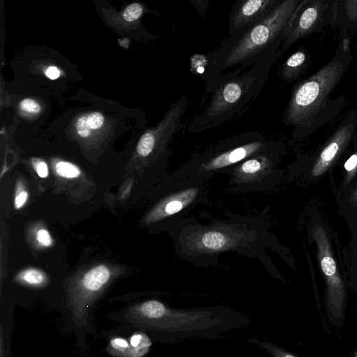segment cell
Segmentation results:
<instances>
[{
  "mask_svg": "<svg viewBox=\"0 0 357 357\" xmlns=\"http://www.w3.org/2000/svg\"><path fill=\"white\" fill-rule=\"evenodd\" d=\"M54 169L56 174L61 178L73 179L78 178L81 174V170L75 164L60 160L54 164Z\"/></svg>",
  "mask_w": 357,
  "mask_h": 357,
  "instance_id": "obj_20",
  "label": "cell"
},
{
  "mask_svg": "<svg viewBox=\"0 0 357 357\" xmlns=\"http://www.w3.org/2000/svg\"><path fill=\"white\" fill-rule=\"evenodd\" d=\"M36 172L39 177L45 178L49 176V170L47 164L40 161L38 162L35 166Z\"/></svg>",
  "mask_w": 357,
  "mask_h": 357,
  "instance_id": "obj_27",
  "label": "cell"
},
{
  "mask_svg": "<svg viewBox=\"0 0 357 357\" xmlns=\"http://www.w3.org/2000/svg\"><path fill=\"white\" fill-rule=\"evenodd\" d=\"M282 154L283 151L263 153L235 166L228 173L231 190L255 192L271 189L282 176V171L278 168Z\"/></svg>",
  "mask_w": 357,
  "mask_h": 357,
  "instance_id": "obj_9",
  "label": "cell"
},
{
  "mask_svg": "<svg viewBox=\"0 0 357 357\" xmlns=\"http://www.w3.org/2000/svg\"><path fill=\"white\" fill-rule=\"evenodd\" d=\"M158 199L148 213V224H160L172 232L197 206L205 204L207 189L204 181L166 176Z\"/></svg>",
  "mask_w": 357,
  "mask_h": 357,
  "instance_id": "obj_7",
  "label": "cell"
},
{
  "mask_svg": "<svg viewBox=\"0 0 357 357\" xmlns=\"http://www.w3.org/2000/svg\"><path fill=\"white\" fill-rule=\"evenodd\" d=\"M342 3L343 5L340 1V7L344 10L342 15L345 16V29L357 30V1H344Z\"/></svg>",
  "mask_w": 357,
  "mask_h": 357,
  "instance_id": "obj_19",
  "label": "cell"
},
{
  "mask_svg": "<svg viewBox=\"0 0 357 357\" xmlns=\"http://www.w3.org/2000/svg\"><path fill=\"white\" fill-rule=\"evenodd\" d=\"M143 10V7L140 3H131L126 8L123 17L128 22H134L141 17Z\"/></svg>",
  "mask_w": 357,
  "mask_h": 357,
  "instance_id": "obj_21",
  "label": "cell"
},
{
  "mask_svg": "<svg viewBox=\"0 0 357 357\" xmlns=\"http://www.w3.org/2000/svg\"><path fill=\"white\" fill-rule=\"evenodd\" d=\"M130 349L129 341L123 337H115L109 340L106 351L114 357H128Z\"/></svg>",
  "mask_w": 357,
  "mask_h": 357,
  "instance_id": "obj_18",
  "label": "cell"
},
{
  "mask_svg": "<svg viewBox=\"0 0 357 357\" xmlns=\"http://www.w3.org/2000/svg\"><path fill=\"white\" fill-rule=\"evenodd\" d=\"M308 57L305 50H298L292 54L278 70L281 79L287 83L297 79L306 69L309 61Z\"/></svg>",
  "mask_w": 357,
  "mask_h": 357,
  "instance_id": "obj_13",
  "label": "cell"
},
{
  "mask_svg": "<svg viewBox=\"0 0 357 357\" xmlns=\"http://www.w3.org/2000/svg\"><path fill=\"white\" fill-rule=\"evenodd\" d=\"M0 357H3L4 349H3V326L1 325V340H0Z\"/></svg>",
  "mask_w": 357,
  "mask_h": 357,
  "instance_id": "obj_29",
  "label": "cell"
},
{
  "mask_svg": "<svg viewBox=\"0 0 357 357\" xmlns=\"http://www.w3.org/2000/svg\"><path fill=\"white\" fill-rule=\"evenodd\" d=\"M36 240L38 245L44 248L50 247L53 243L50 232L44 228H41L36 231Z\"/></svg>",
  "mask_w": 357,
  "mask_h": 357,
  "instance_id": "obj_22",
  "label": "cell"
},
{
  "mask_svg": "<svg viewBox=\"0 0 357 357\" xmlns=\"http://www.w3.org/2000/svg\"><path fill=\"white\" fill-rule=\"evenodd\" d=\"M301 0H282L258 22L242 29L223 41L207 56L206 85L225 70L238 75L247 68L267 61L278 54L283 34L294 10Z\"/></svg>",
  "mask_w": 357,
  "mask_h": 357,
  "instance_id": "obj_2",
  "label": "cell"
},
{
  "mask_svg": "<svg viewBox=\"0 0 357 357\" xmlns=\"http://www.w3.org/2000/svg\"><path fill=\"white\" fill-rule=\"evenodd\" d=\"M340 1L303 0L294 10L283 34L281 50L337 22Z\"/></svg>",
  "mask_w": 357,
  "mask_h": 357,
  "instance_id": "obj_10",
  "label": "cell"
},
{
  "mask_svg": "<svg viewBox=\"0 0 357 357\" xmlns=\"http://www.w3.org/2000/svg\"><path fill=\"white\" fill-rule=\"evenodd\" d=\"M356 124V114L350 113V116L337 128L309 165L307 174L308 181H317L335 165L351 141Z\"/></svg>",
  "mask_w": 357,
  "mask_h": 357,
  "instance_id": "obj_11",
  "label": "cell"
},
{
  "mask_svg": "<svg viewBox=\"0 0 357 357\" xmlns=\"http://www.w3.org/2000/svg\"><path fill=\"white\" fill-rule=\"evenodd\" d=\"M282 0H238L231 7L229 19V35L259 22Z\"/></svg>",
  "mask_w": 357,
  "mask_h": 357,
  "instance_id": "obj_12",
  "label": "cell"
},
{
  "mask_svg": "<svg viewBox=\"0 0 357 357\" xmlns=\"http://www.w3.org/2000/svg\"><path fill=\"white\" fill-rule=\"evenodd\" d=\"M20 108L29 114H35L40 111V105L34 100L24 99L20 103Z\"/></svg>",
  "mask_w": 357,
  "mask_h": 357,
  "instance_id": "obj_23",
  "label": "cell"
},
{
  "mask_svg": "<svg viewBox=\"0 0 357 357\" xmlns=\"http://www.w3.org/2000/svg\"><path fill=\"white\" fill-rule=\"evenodd\" d=\"M45 75L50 79H56L60 76L59 70L54 66H49L45 70Z\"/></svg>",
  "mask_w": 357,
  "mask_h": 357,
  "instance_id": "obj_28",
  "label": "cell"
},
{
  "mask_svg": "<svg viewBox=\"0 0 357 357\" xmlns=\"http://www.w3.org/2000/svg\"><path fill=\"white\" fill-rule=\"evenodd\" d=\"M351 60L349 42L344 38L326 65L292 89L283 114L284 124L306 130L318 124L328 107L331 92L343 77Z\"/></svg>",
  "mask_w": 357,
  "mask_h": 357,
  "instance_id": "obj_5",
  "label": "cell"
},
{
  "mask_svg": "<svg viewBox=\"0 0 357 357\" xmlns=\"http://www.w3.org/2000/svg\"><path fill=\"white\" fill-rule=\"evenodd\" d=\"M233 220L201 225L188 218L172 233L180 258L196 266L215 263L218 255L237 252L246 256L258 255L271 243L265 221L232 215Z\"/></svg>",
  "mask_w": 357,
  "mask_h": 357,
  "instance_id": "obj_1",
  "label": "cell"
},
{
  "mask_svg": "<svg viewBox=\"0 0 357 357\" xmlns=\"http://www.w3.org/2000/svg\"><path fill=\"white\" fill-rule=\"evenodd\" d=\"M352 235H353V236L357 238V231L354 232V233H352Z\"/></svg>",
  "mask_w": 357,
  "mask_h": 357,
  "instance_id": "obj_30",
  "label": "cell"
},
{
  "mask_svg": "<svg viewBox=\"0 0 357 357\" xmlns=\"http://www.w3.org/2000/svg\"><path fill=\"white\" fill-rule=\"evenodd\" d=\"M77 132L82 138H86L90 135L91 129L87 122V116H83L78 119L76 123Z\"/></svg>",
  "mask_w": 357,
  "mask_h": 357,
  "instance_id": "obj_24",
  "label": "cell"
},
{
  "mask_svg": "<svg viewBox=\"0 0 357 357\" xmlns=\"http://www.w3.org/2000/svg\"><path fill=\"white\" fill-rule=\"evenodd\" d=\"M282 53L281 50L271 59L253 65L238 75L231 71L223 73L206 85V91L212 93L211 100L192 120L188 130L201 132L243 115L265 86L272 66Z\"/></svg>",
  "mask_w": 357,
  "mask_h": 357,
  "instance_id": "obj_4",
  "label": "cell"
},
{
  "mask_svg": "<svg viewBox=\"0 0 357 357\" xmlns=\"http://www.w3.org/2000/svg\"><path fill=\"white\" fill-rule=\"evenodd\" d=\"M340 214L347 220L351 234L357 231V179L342 195L337 199Z\"/></svg>",
  "mask_w": 357,
  "mask_h": 357,
  "instance_id": "obj_14",
  "label": "cell"
},
{
  "mask_svg": "<svg viewBox=\"0 0 357 357\" xmlns=\"http://www.w3.org/2000/svg\"><path fill=\"white\" fill-rule=\"evenodd\" d=\"M16 281L31 287H43L48 282L47 275L38 268H28L20 271L15 278Z\"/></svg>",
  "mask_w": 357,
  "mask_h": 357,
  "instance_id": "obj_16",
  "label": "cell"
},
{
  "mask_svg": "<svg viewBox=\"0 0 357 357\" xmlns=\"http://www.w3.org/2000/svg\"><path fill=\"white\" fill-rule=\"evenodd\" d=\"M87 122L91 130H97L102 126L104 116L100 112H93L87 116Z\"/></svg>",
  "mask_w": 357,
  "mask_h": 357,
  "instance_id": "obj_25",
  "label": "cell"
},
{
  "mask_svg": "<svg viewBox=\"0 0 357 357\" xmlns=\"http://www.w3.org/2000/svg\"><path fill=\"white\" fill-rule=\"evenodd\" d=\"M29 197L28 192L24 190H18L14 200V206L16 209L22 208L26 203Z\"/></svg>",
  "mask_w": 357,
  "mask_h": 357,
  "instance_id": "obj_26",
  "label": "cell"
},
{
  "mask_svg": "<svg viewBox=\"0 0 357 357\" xmlns=\"http://www.w3.org/2000/svg\"><path fill=\"white\" fill-rule=\"evenodd\" d=\"M116 269L105 264L95 266L75 277L67 290V305L79 328L86 325L90 308L116 275Z\"/></svg>",
  "mask_w": 357,
  "mask_h": 357,
  "instance_id": "obj_8",
  "label": "cell"
},
{
  "mask_svg": "<svg viewBox=\"0 0 357 357\" xmlns=\"http://www.w3.org/2000/svg\"><path fill=\"white\" fill-rule=\"evenodd\" d=\"M357 179V149L347 158L343 165L342 179L335 189L337 199L347 192Z\"/></svg>",
  "mask_w": 357,
  "mask_h": 357,
  "instance_id": "obj_15",
  "label": "cell"
},
{
  "mask_svg": "<svg viewBox=\"0 0 357 357\" xmlns=\"http://www.w3.org/2000/svg\"><path fill=\"white\" fill-rule=\"evenodd\" d=\"M130 349L128 357H143L151 346L150 337L142 332L132 334L129 338Z\"/></svg>",
  "mask_w": 357,
  "mask_h": 357,
  "instance_id": "obj_17",
  "label": "cell"
},
{
  "mask_svg": "<svg viewBox=\"0 0 357 357\" xmlns=\"http://www.w3.org/2000/svg\"><path fill=\"white\" fill-rule=\"evenodd\" d=\"M126 319L132 325L159 333L171 342L188 337L215 338L243 325L244 317L224 307L175 310L158 300L130 307Z\"/></svg>",
  "mask_w": 357,
  "mask_h": 357,
  "instance_id": "obj_3",
  "label": "cell"
},
{
  "mask_svg": "<svg viewBox=\"0 0 357 357\" xmlns=\"http://www.w3.org/2000/svg\"><path fill=\"white\" fill-rule=\"evenodd\" d=\"M283 151L282 144L261 132L240 133L192 155L170 175L174 178L206 181L217 173H229L245 160L263 153Z\"/></svg>",
  "mask_w": 357,
  "mask_h": 357,
  "instance_id": "obj_6",
  "label": "cell"
}]
</instances>
